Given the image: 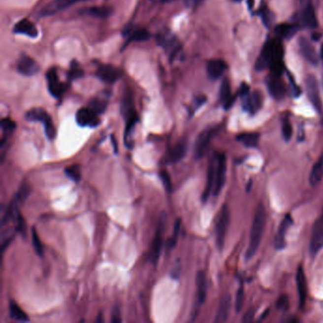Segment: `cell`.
<instances>
[{"label": "cell", "mask_w": 323, "mask_h": 323, "mask_svg": "<svg viewBox=\"0 0 323 323\" xmlns=\"http://www.w3.org/2000/svg\"><path fill=\"white\" fill-rule=\"evenodd\" d=\"M284 49L280 39L269 40L262 48L256 63L258 70L269 68L272 75L281 76L284 71Z\"/></svg>", "instance_id": "obj_1"}, {"label": "cell", "mask_w": 323, "mask_h": 323, "mask_svg": "<svg viewBox=\"0 0 323 323\" xmlns=\"http://www.w3.org/2000/svg\"><path fill=\"white\" fill-rule=\"evenodd\" d=\"M265 223H266V211L263 204L260 203L256 208L254 218H253V223L250 231L249 248L246 252L247 260H250L252 257H254V255L258 251L261 244V237L263 234Z\"/></svg>", "instance_id": "obj_2"}, {"label": "cell", "mask_w": 323, "mask_h": 323, "mask_svg": "<svg viewBox=\"0 0 323 323\" xmlns=\"http://www.w3.org/2000/svg\"><path fill=\"white\" fill-rule=\"evenodd\" d=\"M31 194V188L27 184H23L18 189L15 193L13 198L12 199L10 205L7 207L6 211H4L2 218H1V225L2 226H6L11 221H15L17 216L20 214L19 209L24 204L26 199L29 197Z\"/></svg>", "instance_id": "obj_3"}, {"label": "cell", "mask_w": 323, "mask_h": 323, "mask_svg": "<svg viewBox=\"0 0 323 323\" xmlns=\"http://www.w3.org/2000/svg\"><path fill=\"white\" fill-rule=\"evenodd\" d=\"M230 223V211L227 205H223L217 215V220L215 225V239L217 248L222 250L224 249L226 238L228 231Z\"/></svg>", "instance_id": "obj_4"}, {"label": "cell", "mask_w": 323, "mask_h": 323, "mask_svg": "<svg viewBox=\"0 0 323 323\" xmlns=\"http://www.w3.org/2000/svg\"><path fill=\"white\" fill-rule=\"evenodd\" d=\"M25 119L29 122L42 123L45 128V134L50 140L54 139L56 137V128L51 117L46 110L42 108H32L26 113Z\"/></svg>", "instance_id": "obj_5"}, {"label": "cell", "mask_w": 323, "mask_h": 323, "mask_svg": "<svg viewBox=\"0 0 323 323\" xmlns=\"http://www.w3.org/2000/svg\"><path fill=\"white\" fill-rule=\"evenodd\" d=\"M156 40L158 45L162 48L166 54L169 56L170 60H173L178 52L181 50V44L174 33L171 32H161L157 34Z\"/></svg>", "instance_id": "obj_6"}, {"label": "cell", "mask_w": 323, "mask_h": 323, "mask_svg": "<svg viewBox=\"0 0 323 323\" xmlns=\"http://www.w3.org/2000/svg\"><path fill=\"white\" fill-rule=\"evenodd\" d=\"M165 225H166V215L164 213H162V215L160 216V222H159V226H158L157 233H156V236L153 240L152 247H151V250H150V261L155 265H157L158 261L161 258L162 244H163V232H164V229H165Z\"/></svg>", "instance_id": "obj_7"}, {"label": "cell", "mask_w": 323, "mask_h": 323, "mask_svg": "<svg viewBox=\"0 0 323 323\" xmlns=\"http://www.w3.org/2000/svg\"><path fill=\"white\" fill-rule=\"evenodd\" d=\"M196 283V301L194 307L193 314H192V321H194L198 315L200 307L205 302L207 298V291H208V283H207V276L203 270H199L196 273L195 278Z\"/></svg>", "instance_id": "obj_8"}, {"label": "cell", "mask_w": 323, "mask_h": 323, "mask_svg": "<svg viewBox=\"0 0 323 323\" xmlns=\"http://www.w3.org/2000/svg\"><path fill=\"white\" fill-rule=\"evenodd\" d=\"M216 158V169H215V182L213 188V195L217 196L223 190L226 184V158L225 154H219Z\"/></svg>", "instance_id": "obj_9"}, {"label": "cell", "mask_w": 323, "mask_h": 323, "mask_svg": "<svg viewBox=\"0 0 323 323\" xmlns=\"http://www.w3.org/2000/svg\"><path fill=\"white\" fill-rule=\"evenodd\" d=\"M215 133H216L215 129L208 128L199 135L198 137L196 138V141L194 144V155L195 160L202 159L207 154L209 147L211 145V140L215 136Z\"/></svg>", "instance_id": "obj_10"}, {"label": "cell", "mask_w": 323, "mask_h": 323, "mask_svg": "<svg viewBox=\"0 0 323 323\" xmlns=\"http://www.w3.org/2000/svg\"><path fill=\"white\" fill-rule=\"evenodd\" d=\"M46 79L48 83V89L50 95L56 99H60L65 93L67 86L60 82L59 77L57 74V70L55 68H50L46 74Z\"/></svg>", "instance_id": "obj_11"}, {"label": "cell", "mask_w": 323, "mask_h": 323, "mask_svg": "<svg viewBox=\"0 0 323 323\" xmlns=\"http://www.w3.org/2000/svg\"><path fill=\"white\" fill-rule=\"evenodd\" d=\"M300 21L301 24L308 29L318 27V19L313 5V0H300Z\"/></svg>", "instance_id": "obj_12"}, {"label": "cell", "mask_w": 323, "mask_h": 323, "mask_svg": "<svg viewBox=\"0 0 323 323\" xmlns=\"http://www.w3.org/2000/svg\"><path fill=\"white\" fill-rule=\"evenodd\" d=\"M76 123L81 127H97L100 124L99 114L89 106L80 108L76 113Z\"/></svg>", "instance_id": "obj_13"}, {"label": "cell", "mask_w": 323, "mask_h": 323, "mask_svg": "<svg viewBox=\"0 0 323 323\" xmlns=\"http://www.w3.org/2000/svg\"><path fill=\"white\" fill-rule=\"evenodd\" d=\"M96 76L103 83L112 85L122 78L123 71L112 65H99Z\"/></svg>", "instance_id": "obj_14"}, {"label": "cell", "mask_w": 323, "mask_h": 323, "mask_svg": "<svg viewBox=\"0 0 323 323\" xmlns=\"http://www.w3.org/2000/svg\"><path fill=\"white\" fill-rule=\"evenodd\" d=\"M323 249V215L314 224L310 241L311 256H316Z\"/></svg>", "instance_id": "obj_15"}, {"label": "cell", "mask_w": 323, "mask_h": 323, "mask_svg": "<svg viewBox=\"0 0 323 323\" xmlns=\"http://www.w3.org/2000/svg\"><path fill=\"white\" fill-rule=\"evenodd\" d=\"M39 70H40V66L37 62L33 58L26 54H22L17 60L16 71L19 74L23 75L26 77H32L37 74Z\"/></svg>", "instance_id": "obj_16"}, {"label": "cell", "mask_w": 323, "mask_h": 323, "mask_svg": "<svg viewBox=\"0 0 323 323\" xmlns=\"http://www.w3.org/2000/svg\"><path fill=\"white\" fill-rule=\"evenodd\" d=\"M306 90H307V95L308 98L310 99L311 103L315 107V109L319 113H322L323 111V103L321 99V95H320V88H319V84L315 76L310 75L306 79Z\"/></svg>", "instance_id": "obj_17"}, {"label": "cell", "mask_w": 323, "mask_h": 323, "mask_svg": "<svg viewBox=\"0 0 323 323\" xmlns=\"http://www.w3.org/2000/svg\"><path fill=\"white\" fill-rule=\"evenodd\" d=\"M188 150V142L186 139H181L176 143L174 147L168 151L165 156V164H174L180 162L186 155Z\"/></svg>", "instance_id": "obj_18"}, {"label": "cell", "mask_w": 323, "mask_h": 323, "mask_svg": "<svg viewBox=\"0 0 323 323\" xmlns=\"http://www.w3.org/2000/svg\"><path fill=\"white\" fill-rule=\"evenodd\" d=\"M293 224L292 217L287 214L286 217L283 219L282 223L280 225L277 234L275 237V248L277 250H282L286 249V234L289 229V227Z\"/></svg>", "instance_id": "obj_19"}, {"label": "cell", "mask_w": 323, "mask_h": 323, "mask_svg": "<svg viewBox=\"0 0 323 323\" xmlns=\"http://www.w3.org/2000/svg\"><path fill=\"white\" fill-rule=\"evenodd\" d=\"M262 104V96L260 92L255 91L243 97V108L245 111L254 115L261 109Z\"/></svg>", "instance_id": "obj_20"}, {"label": "cell", "mask_w": 323, "mask_h": 323, "mask_svg": "<svg viewBox=\"0 0 323 323\" xmlns=\"http://www.w3.org/2000/svg\"><path fill=\"white\" fill-rule=\"evenodd\" d=\"M267 88L275 99H283L286 97V89L281 76L271 75L267 80Z\"/></svg>", "instance_id": "obj_21"}, {"label": "cell", "mask_w": 323, "mask_h": 323, "mask_svg": "<svg viewBox=\"0 0 323 323\" xmlns=\"http://www.w3.org/2000/svg\"><path fill=\"white\" fill-rule=\"evenodd\" d=\"M298 45L300 52L305 60L314 65H317L319 63V55L310 41L307 38L301 37L298 41Z\"/></svg>", "instance_id": "obj_22"}, {"label": "cell", "mask_w": 323, "mask_h": 323, "mask_svg": "<svg viewBox=\"0 0 323 323\" xmlns=\"http://www.w3.org/2000/svg\"><path fill=\"white\" fill-rule=\"evenodd\" d=\"M13 32L14 34H21L31 38H36L39 34L37 28L28 19L18 21L13 27Z\"/></svg>", "instance_id": "obj_23"}, {"label": "cell", "mask_w": 323, "mask_h": 323, "mask_svg": "<svg viewBox=\"0 0 323 323\" xmlns=\"http://www.w3.org/2000/svg\"><path fill=\"white\" fill-rule=\"evenodd\" d=\"M124 35L128 39V42H142L147 41L151 37L149 32L140 27L128 26L124 31Z\"/></svg>", "instance_id": "obj_24"}, {"label": "cell", "mask_w": 323, "mask_h": 323, "mask_svg": "<svg viewBox=\"0 0 323 323\" xmlns=\"http://www.w3.org/2000/svg\"><path fill=\"white\" fill-rule=\"evenodd\" d=\"M83 1H87V0H54L43 9V11L41 12V15L42 16H50L54 13L62 11L69 6L74 5L78 2H83Z\"/></svg>", "instance_id": "obj_25"}, {"label": "cell", "mask_w": 323, "mask_h": 323, "mask_svg": "<svg viewBox=\"0 0 323 323\" xmlns=\"http://www.w3.org/2000/svg\"><path fill=\"white\" fill-rule=\"evenodd\" d=\"M296 280H297L299 307L303 308L307 298V280L302 265H299L298 267Z\"/></svg>", "instance_id": "obj_26"}, {"label": "cell", "mask_w": 323, "mask_h": 323, "mask_svg": "<svg viewBox=\"0 0 323 323\" xmlns=\"http://www.w3.org/2000/svg\"><path fill=\"white\" fill-rule=\"evenodd\" d=\"M230 307H231V298L228 294H225V295H223V297L221 298V300H220L214 323H226L228 319V316H229Z\"/></svg>", "instance_id": "obj_27"}, {"label": "cell", "mask_w": 323, "mask_h": 323, "mask_svg": "<svg viewBox=\"0 0 323 323\" xmlns=\"http://www.w3.org/2000/svg\"><path fill=\"white\" fill-rule=\"evenodd\" d=\"M215 169H216V158H214L210 162L209 168H208V174H207V183L205 190L202 194V201L206 203L208 199L210 198L211 193L213 192L214 188V182H215Z\"/></svg>", "instance_id": "obj_28"}, {"label": "cell", "mask_w": 323, "mask_h": 323, "mask_svg": "<svg viewBox=\"0 0 323 323\" xmlns=\"http://www.w3.org/2000/svg\"><path fill=\"white\" fill-rule=\"evenodd\" d=\"M226 68V62L220 59H213L207 64V73L211 80H217L222 77Z\"/></svg>", "instance_id": "obj_29"}, {"label": "cell", "mask_w": 323, "mask_h": 323, "mask_svg": "<svg viewBox=\"0 0 323 323\" xmlns=\"http://www.w3.org/2000/svg\"><path fill=\"white\" fill-rule=\"evenodd\" d=\"M113 10L109 7L105 6H93L89 8H85L80 11V13L83 15L92 16L100 19H106L112 14Z\"/></svg>", "instance_id": "obj_30"}, {"label": "cell", "mask_w": 323, "mask_h": 323, "mask_svg": "<svg viewBox=\"0 0 323 323\" xmlns=\"http://www.w3.org/2000/svg\"><path fill=\"white\" fill-rule=\"evenodd\" d=\"M121 112L123 114L125 119L128 118L132 114L137 112L135 110L133 94H132L130 89H125V93L123 95L122 104H121Z\"/></svg>", "instance_id": "obj_31"}, {"label": "cell", "mask_w": 323, "mask_h": 323, "mask_svg": "<svg viewBox=\"0 0 323 323\" xmlns=\"http://www.w3.org/2000/svg\"><path fill=\"white\" fill-rule=\"evenodd\" d=\"M219 99L223 103L225 108L228 109L232 106L234 102V97L231 95V88L228 80L225 79L221 84L220 91H219Z\"/></svg>", "instance_id": "obj_32"}, {"label": "cell", "mask_w": 323, "mask_h": 323, "mask_svg": "<svg viewBox=\"0 0 323 323\" xmlns=\"http://www.w3.org/2000/svg\"><path fill=\"white\" fill-rule=\"evenodd\" d=\"M323 177V154L316 162L311 170L309 182L312 187H316L321 183Z\"/></svg>", "instance_id": "obj_33"}, {"label": "cell", "mask_w": 323, "mask_h": 323, "mask_svg": "<svg viewBox=\"0 0 323 323\" xmlns=\"http://www.w3.org/2000/svg\"><path fill=\"white\" fill-rule=\"evenodd\" d=\"M9 313H10V317L16 322H20V323L30 322L28 315L13 300H11L9 303Z\"/></svg>", "instance_id": "obj_34"}, {"label": "cell", "mask_w": 323, "mask_h": 323, "mask_svg": "<svg viewBox=\"0 0 323 323\" xmlns=\"http://www.w3.org/2000/svg\"><path fill=\"white\" fill-rule=\"evenodd\" d=\"M237 139H238V141L243 143L245 146L252 148V147H256L258 145L260 135L257 133H244V134L239 135L237 137Z\"/></svg>", "instance_id": "obj_35"}, {"label": "cell", "mask_w": 323, "mask_h": 323, "mask_svg": "<svg viewBox=\"0 0 323 323\" xmlns=\"http://www.w3.org/2000/svg\"><path fill=\"white\" fill-rule=\"evenodd\" d=\"M276 34L278 35L279 39L280 38H289L293 36L296 32H297V28L294 25H290V24H281V25L277 26L276 29Z\"/></svg>", "instance_id": "obj_36"}, {"label": "cell", "mask_w": 323, "mask_h": 323, "mask_svg": "<svg viewBox=\"0 0 323 323\" xmlns=\"http://www.w3.org/2000/svg\"><path fill=\"white\" fill-rule=\"evenodd\" d=\"M1 128H2V131H3V135H4V137L1 140V147H3L4 143L6 141V137H8V135L12 134L13 131L15 130L16 124L10 118H5L1 121Z\"/></svg>", "instance_id": "obj_37"}, {"label": "cell", "mask_w": 323, "mask_h": 323, "mask_svg": "<svg viewBox=\"0 0 323 323\" xmlns=\"http://www.w3.org/2000/svg\"><path fill=\"white\" fill-rule=\"evenodd\" d=\"M107 101H108V99L106 97H97L95 99H92L90 102H89V107L92 108L95 112L98 113L99 115L104 113V111L106 110V107H107Z\"/></svg>", "instance_id": "obj_38"}, {"label": "cell", "mask_w": 323, "mask_h": 323, "mask_svg": "<svg viewBox=\"0 0 323 323\" xmlns=\"http://www.w3.org/2000/svg\"><path fill=\"white\" fill-rule=\"evenodd\" d=\"M180 227H181V220L177 219L176 222L174 223V230H173V234L172 236L170 237V239L167 242V249L169 250H172L175 248L177 241H178V237H179V232H180Z\"/></svg>", "instance_id": "obj_39"}, {"label": "cell", "mask_w": 323, "mask_h": 323, "mask_svg": "<svg viewBox=\"0 0 323 323\" xmlns=\"http://www.w3.org/2000/svg\"><path fill=\"white\" fill-rule=\"evenodd\" d=\"M65 175L73 180L74 182H79L82 177V173H81V167L78 164H73L69 167H66L65 169Z\"/></svg>", "instance_id": "obj_40"}, {"label": "cell", "mask_w": 323, "mask_h": 323, "mask_svg": "<svg viewBox=\"0 0 323 323\" xmlns=\"http://www.w3.org/2000/svg\"><path fill=\"white\" fill-rule=\"evenodd\" d=\"M16 232H17V230L14 227V228H10L9 230L2 233V239H1L2 252H4L5 249H7L10 246V244L13 242V238Z\"/></svg>", "instance_id": "obj_41"}, {"label": "cell", "mask_w": 323, "mask_h": 323, "mask_svg": "<svg viewBox=\"0 0 323 323\" xmlns=\"http://www.w3.org/2000/svg\"><path fill=\"white\" fill-rule=\"evenodd\" d=\"M32 246H33V249L35 250L36 254L39 257H43L44 256V249H43L41 240L38 236L37 231H36L34 226L32 227Z\"/></svg>", "instance_id": "obj_42"}, {"label": "cell", "mask_w": 323, "mask_h": 323, "mask_svg": "<svg viewBox=\"0 0 323 323\" xmlns=\"http://www.w3.org/2000/svg\"><path fill=\"white\" fill-rule=\"evenodd\" d=\"M83 75H84V70L79 65V64L77 62L72 63L70 65V68H69L68 73H67L68 80L69 81H74V80H77V79L83 77Z\"/></svg>", "instance_id": "obj_43"}, {"label": "cell", "mask_w": 323, "mask_h": 323, "mask_svg": "<svg viewBox=\"0 0 323 323\" xmlns=\"http://www.w3.org/2000/svg\"><path fill=\"white\" fill-rule=\"evenodd\" d=\"M259 13L261 14V19L262 22L264 23V25L269 27L273 23L274 16L271 12L266 8V6L264 4H262L260 10H259Z\"/></svg>", "instance_id": "obj_44"}, {"label": "cell", "mask_w": 323, "mask_h": 323, "mask_svg": "<svg viewBox=\"0 0 323 323\" xmlns=\"http://www.w3.org/2000/svg\"><path fill=\"white\" fill-rule=\"evenodd\" d=\"M160 177L162 179V183H163V186L165 188V190L167 192L171 193L172 190H173V186H172V181H171L170 174H168L166 171H162L160 173Z\"/></svg>", "instance_id": "obj_45"}, {"label": "cell", "mask_w": 323, "mask_h": 323, "mask_svg": "<svg viewBox=\"0 0 323 323\" xmlns=\"http://www.w3.org/2000/svg\"><path fill=\"white\" fill-rule=\"evenodd\" d=\"M244 299H245V294H244V288L241 286L238 291H237L236 301H235V310L236 313H239L243 308L244 304Z\"/></svg>", "instance_id": "obj_46"}, {"label": "cell", "mask_w": 323, "mask_h": 323, "mask_svg": "<svg viewBox=\"0 0 323 323\" xmlns=\"http://www.w3.org/2000/svg\"><path fill=\"white\" fill-rule=\"evenodd\" d=\"M282 132H283V136L284 138L286 139V141H288L291 137H292V133H293V128L292 125L289 123V121L285 120L283 123V127H282Z\"/></svg>", "instance_id": "obj_47"}, {"label": "cell", "mask_w": 323, "mask_h": 323, "mask_svg": "<svg viewBox=\"0 0 323 323\" xmlns=\"http://www.w3.org/2000/svg\"><path fill=\"white\" fill-rule=\"evenodd\" d=\"M276 306L279 310L287 311L289 308V299L286 295H283L278 298Z\"/></svg>", "instance_id": "obj_48"}, {"label": "cell", "mask_w": 323, "mask_h": 323, "mask_svg": "<svg viewBox=\"0 0 323 323\" xmlns=\"http://www.w3.org/2000/svg\"><path fill=\"white\" fill-rule=\"evenodd\" d=\"M181 274V263L180 261H176L174 263V267L171 270V277L174 280H178Z\"/></svg>", "instance_id": "obj_49"}, {"label": "cell", "mask_w": 323, "mask_h": 323, "mask_svg": "<svg viewBox=\"0 0 323 323\" xmlns=\"http://www.w3.org/2000/svg\"><path fill=\"white\" fill-rule=\"evenodd\" d=\"M206 102V97L205 96H198L196 97L194 100V103H193V110H192V114L195 112L197 109H198L200 106H202L204 103Z\"/></svg>", "instance_id": "obj_50"}, {"label": "cell", "mask_w": 323, "mask_h": 323, "mask_svg": "<svg viewBox=\"0 0 323 323\" xmlns=\"http://www.w3.org/2000/svg\"><path fill=\"white\" fill-rule=\"evenodd\" d=\"M122 318H121V311L118 306H116L113 310L112 319L111 322L112 323H122Z\"/></svg>", "instance_id": "obj_51"}, {"label": "cell", "mask_w": 323, "mask_h": 323, "mask_svg": "<svg viewBox=\"0 0 323 323\" xmlns=\"http://www.w3.org/2000/svg\"><path fill=\"white\" fill-rule=\"evenodd\" d=\"M289 79H290V87H291L292 93H293V95H294L295 97H298V96L300 95V89H299V87L296 85V83L294 82L293 78H292V80H291V77H289Z\"/></svg>", "instance_id": "obj_52"}, {"label": "cell", "mask_w": 323, "mask_h": 323, "mask_svg": "<svg viewBox=\"0 0 323 323\" xmlns=\"http://www.w3.org/2000/svg\"><path fill=\"white\" fill-rule=\"evenodd\" d=\"M254 316H255V310L253 308H251V309H249L246 313V315H245V317L243 319V322L244 323H251V322H253Z\"/></svg>", "instance_id": "obj_53"}, {"label": "cell", "mask_w": 323, "mask_h": 323, "mask_svg": "<svg viewBox=\"0 0 323 323\" xmlns=\"http://www.w3.org/2000/svg\"><path fill=\"white\" fill-rule=\"evenodd\" d=\"M239 95L243 98V97H245V96H247L248 94L249 93V87L248 85H246V84H243L242 86H241V87H240V89H239Z\"/></svg>", "instance_id": "obj_54"}, {"label": "cell", "mask_w": 323, "mask_h": 323, "mask_svg": "<svg viewBox=\"0 0 323 323\" xmlns=\"http://www.w3.org/2000/svg\"><path fill=\"white\" fill-rule=\"evenodd\" d=\"M187 5L189 7H195L199 2V0H185Z\"/></svg>", "instance_id": "obj_55"}, {"label": "cell", "mask_w": 323, "mask_h": 323, "mask_svg": "<svg viewBox=\"0 0 323 323\" xmlns=\"http://www.w3.org/2000/svg\"><path fill=\"white\" fill-rule=\"evenodd\" d=\"M247 2H248V6H249V9L251 10L254 6V0H247Z\"/></svg>", "instance_id": "obj_56"}, {"label": "cell", "mask_w": 323, "mask_h": 323, "mask_svg": "<svg viewBox=\"0 0 323 323\" xmlns=\"http://www.w3.org/2000/svg\"><path fill=\"white\" fill-rule=\"evenodd\" d=\"M111 139H112L113 145L115 144V148H114V150H115V153H117V152H118V146H117V142H116V139H114L113 136H111Z\"/></svg>", "instance_id": "obj_57"}, {"label": "cell", "mask_w": 323, "mask_h": 323, "mask_svg": "<svg viewBox=\"0 0 323 323\" xmlns=\"http://www.w3.org/2000/svg\"><path fill=\"white\" fill-rule=\"evenodd\" d=\"M153 1H159V2H162V3H166V2H171L172 0H153Z\"/></svg>", "instance_id": "obj_58"}, {"label": "cell", "mask_w": 323, "mask_h": 323, "mask_svg": "<svg viewBox=\"0 0 323 323\" xmlns=\"http://www.w3.org/2000/svg\"><path fill=\"white\" fill-rule=\"evenodd\" d=\"M102 320H101V315L99 314V316H98V319H97V321L96 322H101Z\"/></svg>", "instance_id": "obj_59"}, {"label": "cell", "mask_w": 323, "mask_h": 323, "mask_svg": "<svg viewBox=\"0 0 323 323\" xmlns=\"http://www.w3.org/2000/svg\"><path fill=\"white\" fill-rule=\"evenodd\" d=\"M322 58H323V47H322Z\"/></svg>", "instance_id": "obj_60"}, {"label": "cell", "mask_w": 323, "mask_h": 323, "mask_svg": "<svg viewBox=\"0 0 323 323\" xmlns=\"http://www.w3.org/2000/svg\"><path fill=\"white\" fill-rule=\"evenodd\" d=\"M231 1H234V2H241V0H231Z\"/></svg>", "instance_id": "obj_61"}]
</instances>
